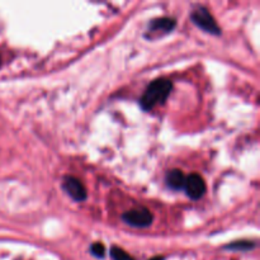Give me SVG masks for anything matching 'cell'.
I'll return each mask as SVG.
<instances>
[{
	"mask_svg": "<svg viewBox=\"0 0 260 260\" xmlns=\"http://www.w3.org/2000/svg\"><path fill=\"white\" fill-rule=\"evenodd\" d=\"M173 89V83L168 79L160 78L152 81L147 89L145 90L144 95L141 96V107L145 111L155 108L159 104H162L169 96Z\"/></svg>",
	"mask_w": 260,
	"mask_h": 260,
	"instance_id": "6da1fadb",
	"label": "cell"
},
{
	"mask_svg": "<svg viewBox=\"0 0 260 260\" xmlns=\"http://www.w3.org/2000/svg\"><path fill=\"white\" fill-rule=\"evenodd\" d=\"M193 23L196 25H198L200 28H202L206 32L211 33V35H221V28L218 27V24L216 23L215 18L212 17L210 12H208L206 8L200 7L197 9H194V12L190 14Z\"/></svg>",
	"mask_w": 260,
	"mask_h": 260,
	"instance_id": "7a4b0ae2",
	"label": "cell"
},
{
	"mask_svg": "<svg viewBox=\"0 0 260 260\" xmlns=\"http://www.w3.org/2000/svg\"><path fill=\"white\" fill-rule=\"evenodd\" d=\"M122 218L127 225L134 226V228H147L151 225L154 216L147 208L140 207L126 212Z\"/></svg>",
	"mask_w": 260,
	"mask_h": 260,
	"instance_id": "3957f363",
	"label": "cell"
},
{
	"mask_svg": "<svg viewBox=\"0 0 260 260\" xmlns=\"http://www.w3.org/2000/svg\"><path fill=\"white\" fill-rule=\"evenodd\" d=\"M65 192L76 202H83L86 200V189L83 183L75 177H65L62 182Z\"/></svg>",
	"mask_w": 260,
	"mask_h": 260,
	"instance_id": "277c9868",
	"label": "cell"
},
{
	"mask_svg": "<svg viewBox=\"0 0 260 260\" xmlns=\"http://www.w3.org/2000/svg\"><path fill=\"white\" fill-rule=\"evenodd\" d=\"M184 189L187 196L192 200H200L206 192V183L200 174H190L185 179Z\"/></svg>",
	"mask_w": 260,
	"mask_h": 260,
	"instance_id": "5b68a950",
	"label": "cell"
},
{
	"mask_svg": "<svg viewBox=\"0 0 260 260\" xmlns=\"http://www.w3.org/2000/svg\"><path fill=\"white\" fill-rule=\"evenodd\" d=\"M185 179H187V177L183 174L182 170L173 169L167 174L165 182H167V184L169 185L172 189L179 190V189H182V188H184Z\"/></svg>",
	"mask_w": 260,
	"mask_h": 260,
	"instance_id": "8992f818",
	"label": "cell"
},
{
	"mask_svg": "<svg viewBox=\"0 0 260 260\" xmlns=\"http://www.w3.org/2000/svg\"><path fill=\"white\" fill-rule=\"evenodd\" d=\"M175 25H177V23H175V20L172 19V18H159V19L152 20L149 29L151 30V32L160 30V32L169 33L174 29Z\"/></svg>",
	"mask_w": 260,
	"mask_h": 260,
	"instance_id": "52a82bcc",
	"label": "cell"
},
{
	"mask_svg": "<svg viewBox=\"0 0 260 260\" xmlns=\"http://www.w3.org/2000/svg\"><path fill=\"white\" fill-rule=\"evenodd\" d=\"M111 256L113 260H135L127 251L118 248V246H113L111 249Z\"/></svg>",
	"mask_w": 260,
	"mask_h": 260,
	"instance_id": "ba28073f",
	"label": "cell"
},
{
	"mask_svg": "<svg viewBox=\"0 0 260 260\" xmlns=\"http://www.w3.org/2000/svg\"><path fill=\"white\" fill-rule=\"evenodd\" d=\"M253 248L254 243L251 241H236V243L226 246V249H231V250H250Z\"/></svg>",
	"mask_w": 260,
	"mask_h": 260,
	"instance_id": "9c48e42d",
	"label": "cell"
},
{
	"mask_svg": "<svg viewBox=\"0 0 260 260\" xmlns=\"http://www.w3.org/2000/svg\"><path fill=\"white\" fill-rule=\"evenodd\" d=\"M91 254L96 258H104L106 256V248L102 243H94L90 248Z\"/></svg>",
	"mask_w": 260,
	"mask_h": 260,
	"instance_id": "30bf717a",
	"label": "cell"
},
{
	"mask_svg": "<svg viewBox=\"0 0 260 260\" xmlns=\"http://www.w3.org/2000/svg\"><path fill=\"white\" fill-rule=\"evenodd\" d=\"M150 260H164V258H162V256H155V258H152Z\"/></svg>",
	"mask_w": 260,
	"mask_h": 260,
	"instance_id": "8fae6325",
	"label": "cell"
},
{
	"mask_svg": "<svg viewBox=\"0 0 260 260\" xmlns=\"http://www.w3.org/2000/svg\"><path fill=\"white\" fill-rule=\"evenodd\" d=\"M0 65H2V57H0Z\"/></svg>",
	"mask_w": 260,
	"mask_h": 260,
	"instance_id": "7c38bea8",
	"label": "cell"
}]
</instances>
